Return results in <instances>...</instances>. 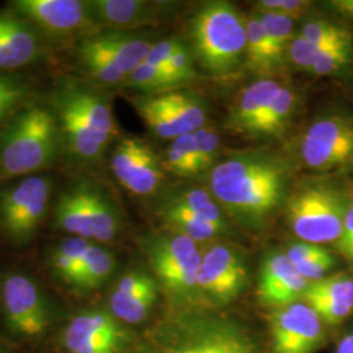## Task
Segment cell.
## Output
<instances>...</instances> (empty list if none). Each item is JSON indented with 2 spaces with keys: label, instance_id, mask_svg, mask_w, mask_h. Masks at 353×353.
<instances>
[{
  "label": "cell",
  "instance_id": "6da1fadb",
  "mask_svg": "<svg viewBox=\"0 0 353 353\" xmlns=\"http://www.w3.org/2000/svg\"><path fill=\"white\" fill-rule=\"evenodd\" d=\"M62 150L77 163L99 159L117 134L109 100L77 83H64L51 97Z\"/></svg>",
  "mask_w": 353,
  "mask_h": 353
},
{
  "label": "cell",
  "instance_id": "7a4b0ae2",
  "mask_svg": "<svg viewBox=\"0 0 353 353\" xmlns=\"http://www.w3.org/2000/svg\"><path fill=\"white\" fill-rule=\"evenodd\" d=\"M62 152L57 118L49 105L26 102L0 132V182L34 176Z\"/></svg>",
  "mask_w": 353,
  "mask_h": 353
},
{
  "label": "cell",
  "instance_id": "3957f363",
  "mask_svg": "<svg viewBox=\"0 0 353 353\" xmlns=\"http://www.w3.org/2000/svg\"><path fill=\"white\" fill-rule=\"evenodd\" d=\"M285 183L281 165L263 157H239L217 165L211 176L214 198L245 217H261L278 205Z\"/></svg>",
  "mask_w": 353,
  "mask_h": 353
},
{
  "label": "cell",
  "instance_id": "277c9868",
  "mask_svg": "<svg viewBox=\"0 0 353 353\" xmlns=\"http://www.w3.org/2000/svg\"><path fill=\"white\" fill-rule=\"evenodd\" d=\"M141 353H262L242 326L220 316H176L154 331Z\"/></svg>",
  "mask_w": 353,
  "mask_h": 353
},
{
  "label": "cell",
  "instance_id": "5b68a950",
  "mask_svg": "<svg viewBox=\"0 0 353 353\" xmlns=\"http://www.w3.org/2000/svg\"><path fill=\"white\" fill-rule=\"evenodd\" d=\"M191 29L195 54L208 72L223 76L236 70L246 50V23L232 4L208 3L195 14Z\"/></svg>",
  "mask_w": 353,
  "mask_h": 353
},
{
  "label": "cell",
  "instance_id": "8992f818",
  "mask_svg": "<svg viewBox=\"0 0 353 353\" xmlns=\"http://www.w3.org/2000/svg\"><path fill=\"white\" fill-rule=\"evenodd\" d=\"M348 207L336 190L306 188L292 196L288 207L290 227L303 242L339 241Z\"/></svg>",
  "mask_w": 353,
  "mask_h": 353
},
{
  "label": "cell",
  "instance_id": "52a82bcc",
  "mask_svg": "<svg viewBox=\"0 0 353 353\" xmlns=\"http://www.w3.org/2000/svg\"><path fill=\"white\" fill-rule=\"evenodd\" d=\"M202 254L195 241L174 232L159 236L148 245L150 261L157 278L176 300H189L198 293Z\"/></svg>",
  "mask_w": 353,
  "mask_h": 353
},
{
  "label": "cell",
  "instance_id": "ba28073f",
  "mask_svg": "<svg viewBox=\"0 0 353 353\" xmlns=\"http://www.w3.org/2000/svg\"><path fill=\"white\" fill-rule=\"evenodd\" d=\"M50 179L29 176L0 191V225L16 242L29 240L43 220L51 196Z\"/></svg>",
  "mask_w": 353,
  "mask_h": 353
},
{
  "label": "cell",
  "instance_id": "9c48e42d",
  "mask_svg": "<svg viewBox=\"0 0 353 353\" xmlns=\"http://www.w3.org/2000/svg\"><path fill=\"white\" fill-rule=\"evenodd\" d=\"M12 10L38 30L42 36L57 41L94 34V21L89 1L81 0H17Z\"/></svg>",
  "mask_w": 353,
  "mask_h": 353
},
{
  "label": "cell",
  "instance_id": "30bf717a",
  "mask_svg": "<svg viewBox=\"0 0 353 353\" xmlns=\"http://www.w3.org/2000/svg\"><path fill=\"white\" fill-rule=\"evenodd\" d=\"M7 326L20 336L34 338L46 331L49 307L37 284L21 274L7 276L1 288Z\"/></svg>",
  "mask_w": 353,
  "mask_h": 353
},
{
  "label": "cell",
  "instance_id": "8fae6325",
  "mask_svg": "<svg viewBox=\"0 0 353 353\" xmlns=\"http://www.w3.org/2000/svg\"><path fill=\"white\" fill-rule=\"evenodd\" d=\"M303 163L316 170L347 164L353 157V123L339 115L325 117L309 127L301 143Z\"/></svg>",
  "mask_w": 353,
  "mask_h": 353
},
{
  "label": "cell",
  "instance_id": "7c38bea8",
  "mask_svg": "<svg viewBox=\"0 0 353 353\" xmlns=\"http://www.w3.org/2000/svg\"><path fill=\"white\" fill-rule=\"evenodd\" d=\"M110 163L119 183L138 196L153 194L164 178L163 161L151 145L139 138L121 140Z\"/></svg>",
  "mask_w": 353,
  "mask_h": 353
},
{
  "label": "cell",
  "instance_id": "4fadbf2b",
  "mask_svg": "<svg viewBox=\"0 0 353 353\" xmlns=\"http://www.w3.org/2000/svg\"><path fill=\"white\" fill-rule=\"evenodd\" d=\"M322 319L305 303L280 307L270 318L274 353H313L322 344Z\"/></svg>",
  "mask_w": 353,
  "mask_h": 353
},
{
  "label": "cell",
  "instance_id": "5bb4252c",
  "mask_svg": "<svg viewBox=\"0 0 353 353\" xmlns=\"http://www.w3.org/2000/svg\"><path fill=\"white\" fill-rule=\"evenodd\" d=\"M248 274L239 254L225 245H214L202 254L198 292L210 301L227 303L246 285Z\"/></svg>",
  "mask_w": 353,
  "mask_h": 353
},
{
  "label": "cell",
  "instance_id": "9a60e30c",
  "mask_svg": "<svg viewBox=\"0 0 353 353\" xmlns=\"http://www.w3.org/2000/svg\"><path fill=\"white\" fill-rule=\"evenodd\" d=\"M43 50L41 34L24 17L0 11V74L34 63Z\"/></svg>",
  "mask_w": 353,
  "mask_h": 353
},
{
  "label": "cell",
  "instance_id": "2e32d148",
  "mask_svg": "<svg viewBox=\"0 0 353 353\" xmlns=\"http://www.w3.org/2000/svg\"><path fill=\"white\" fill-rule=\"evenodd\" d=\"M309 284L297 272L287 254L275 252L265 259L262 267L258 296L261 303L280 309L303 299Z\"/></svg>",
  "mask_w": 353,
  "mask_h": 353
},
{
  "label": "cell",
  "instance_id": "e0dca14e",
  "mask_svg": "<svg viewBox=\"0 0 353 353\" xmlns=\"http://www.w3.org/2000/svg\"><path fill=\"white\" fill-rule=\"evenodd\" d=\"M152 45L153 43L147 39L128 34L126 32L110 30L83 38L77 46L96 52L127 77L140 64L145 62Z\"/></svg>",
  "mask_w": 353,
  "mask_h": 353
},
{
  "label": "cell",
  "instance_id": "ac0fdd59",
  "mask_svg": "<svg viewBox=\"0 0 353 353\" xmlns=\"http://www.w3.org/2000/svg\"><path fill=\"white\" fill-rule=\"evenodd\" d=\"M322 322L339 325L353 313V279L338 274L313 281L303 296Z\"/></svg>",
  "mask_w": 353,
  "mask_h": 353
},
{
  "label": "cell",
  "instance_id": "d6986e66",
  "mask_svg": "<svg viewBox=\"0 0 353 353\" xmlns=\"http://www.w3.org/2000/svg\"><path fill=\"white\" fill-rule=\"evenodd\" d=\"M89 8L97 26L119 29L150 24L156 17V10L143 0H94Z\"/></svg>",
  "mask_w": 353,
  "mask_h": 353
},
{
  "label": "cell",
  "instance_id": "ffe728a7",
  "mask_svg": "<svg viewBox=\"0 0 353 353\" xmlns=\"http://www.w3.org/2000/svg\"><path fill=\"white\" fill-rule=\"evenodd\" d=\"M280 89L275 80H259L243 89L232 110V125L242 132H250Z\"/></svg>",
  "mask_w": 353,
  "mask_h": 353
},
{
  "label": "cell",
  "instance_id": "44dd1931",
  "mask_svg": "<svg viewBox=\"0 0 353 353\" xmlns=\"http://www.w3.org/2000/svg\"><path fill=\"white\" fill-rule=\"evenodd\" d=\"M55 223L57 227L72 237L92 239L85 186L71 189L59 198L55 208Z\"/></svg>",
  "mask_w": 353,
  "mask_h": 353
},
{
  "label": "cell",
  "instance_id": "7402d4cb",
  "mask_svg": "<svg viewBox=\"0 0 353 353\" xmlns=\"http://www.w3.org/2000/svg\"><path fill=\"white\" fill-rule=\"evenodd\" d=\"M125 338L123 331L117 323L113 314L105 312H85L75 316L64 331V344L72 352L83 341L99 338Z\"/></svg>",
  "mask_w": 353,
  "mask_h": 353
},
{
  "label": "cell",
  "instance_id": "603a6c76",
  "mask_svg": "<svg viewBox=\"0 0 353 353\" xmlns=\"http://www.w3.org/2000/svg\"><path fill=\"white\" fill-rule=\"evenodd\" d=\"M156 96L183 134H190L204 127L205 110L201 100L179 92H168Z\"/></svg>",
  "mask_w": 353,
  "mask_h": 353
},
{
  "label": "cell",
  "instance_id": "cb8c5ba5",
  "mask_svg": "<svg viewBox=\"0 0 353 353\" xmlns=\"http://www.w3.org/2000/svg\"><path fill=\"white\" fill-rule=\"evenodd\" d=\"M163 217L166 225L172 229V232L186 236L195 241L196 243L212 240L217 234H220L214 227L207 224L198 214H194L189 208L183 207L174 199L165 204Z\"/></svg>",
  "mask_w": 353,
  "mask_h": 353
},
{
  "label": "cell",
  "instance_id": "d4e9b609",
  "mask_svg": "<svg viewBox=\"0 0 353 353\" xmlns=\"http://www.w3.org/2000/svg\"><path fill=\"white\" fill-rule=\"evenodd\" d=\"M246 59L252 71L265 74L275 70L283 63L265 36V29L258 16H252L246 21Z\"/></svg>",
  "mask_w": 353,
  "mask_h": 353
},
{
  "label": "cell",
  "instance_id": "484cf974",
  "mask_svg": "<svg viewBox=\"0 0 353 353\" xmlns=\"http://www.w3.org/2000/svg\"><path fill=\"white\" fill-rule=\"evenodd\" d=\"M90 242L80 237H70L62 241L51 255V265L55 274L65 283L75 285Z\"/></svg>",
  "mask_w": 353,
  "mask_h": 353
},
{
  "label": "cell",
  "instance_id": "4316f807",
  "mask_svg": "<svg viewBox=\"0 0 353 353\" xmlns=\"http://www.w3.org/2000/svg\"><path fill=\"white\" fill-rule=\"evenodd\" d=\"M92 239L99 242L113 240L118 230V216L110 202L96 190L85 186Z\"/></svg>",
  "mask_w": 353,
  "mask_h": 353
},
{
  "label": "cell",
  "instance_id": "83f0119b",
  "mask_svg": "<svg viewBox=\"0 0 353 353\" xmlns=\"http://www.w3.org/2000/svg\"><path fill=\"white\" fill-rule=\"evenodd\" d=\"M113 270V254L100 246L90 245L74 287L81 290H96L110 276Z\"/></svg>",
  "mask_w": 353,
  "mask_h": 353
},
{
  "label": "cell",
  "instance_id": "f1b7e54d",
  "mask_svg": "<svg viewBox=\"0 0 353 353\" xmlns=\"http://www.w3.org/2000/svg\"><path fill=\"white\" fill-rule=\"evenodd\" d=\"M157 299V290L138 294H127L113 290L110 296V310L114 318L126 323H139L148 316Z\"/></svg>",
  "mask_w": 353,
  "mask_h": 353
},
{
  "label": "cell",
  "instance_id": "f546056e",
  "mask_svg": "<svg viewBox=\"0 0 353 353\" xmlns=\"http://www.w3.org/2000/svg\"><path fill=\"white\" fill-rule=\"evenodd\" d=\"M134 106L141 119L154 132V135L163 139L173 140L181 135H185L165 112L156 94L134 99Z\"/></svg>",
  "mask_w": 353,
  "mask_h": 353
},
{
  "label": "cell",
  "instance_id": "4dcf8cb0",
  "mask_svg": "<svg viewBox=\"0 0 353 353\" xmlns=\"http://www.w3.org/2000/svg\"><path fill=\"white\" fill-rule=\"evenodd\" d=\"M296 101L294 93L290 88L279 90L278 94L268 105L262 118L254 125L250 134L254 135H274L279 132L288 121Z\"/></svg>",
  "mask_w": 353,
  "mask_h": 353
},
{
  "label": "cell",
  "instance_id": "1f68e13d",
  "mask_svg": "<svg viewBox=\"0 0 353 353\" xmlns=\"http://www.w3.org/2000/svg\"><path fill=\"white\" fill-rule=\"evenodd\" d=\"M176 202L189 208L194 214H198L207 224L214 227L219 233H223L227 229V223L221 214L219 205L214 198L202 189H189L178 192L173 198Z\"/></svg>",
  "mask_w": 353,
  "mask_h": 353
},
{
  "label": "cell",
  "instance_id": "d6a6232c",
  "mask_svg": "<svg viewBox=\"0 0 353 353\" xmlns=\"http://www.w3.org/2000/svg\"><path fill=\"white\" fill-rule=\"evenodd\" d=\"M30 88L12 74H0V123L17 113L29 99Z\"/></svg>",
  "mask_w": 353,
  "mask_h": 353
},
{
  "label": "cell",
  "instance_id": "836d02e7",
  "mask_svg": "<svg viewBox=\"0 0 353 353\" xmlns=\"http://www.w3.org/2000/svg\"><path fill=\"white\" fill-rule=\"evenodd\" d=\"M258 17L263 26L272 50L283 62L284 54L290 49V42L293 39V20L284 14L268 11H261Z\"/></svg>",
  "mask_w": 353,
  "mask_h": 353
},
{
  "label": "cell",
  "instance_id": "e575fe53",
  "mask_svg": "<svg viewBox=\"0 0 353 353\" xmlns=\"http://www.w3.org/2000/svg\"><path fill=\"white\" fill-rule=\"evenodd\" d=\"M125 84L144 92H157L176 85V81L164 70L147 62H143L127 76Z\"/></svg>",
  "mask_w": 353,
  "mask_h": 353
},
{
  "label": "cell",
  "instance_id": "d590c367",
  "mask_svg": "<svg viewBox=\"0 0 353 353\" xmlns=\"http://www.w3.org/2000/svg\"><path fill=\"white\" fill-rule=\"evenodd\" d=\"M301 36L321 48L350 43V33L326 20H313L303 26Z\"/></svg>",
  "mask_w": 353,
  "mask_h": 353
},
{
  "label": "cell",
  "instance_id": "8d00e7d4",
  "mask_svg": "<svg viewBox=\"0 0 353 353\" xmlns=\"http://www.w3.org/2000/svg\"><path fill=\"white\" fill-rule=\"evenodd\" d=\"M351 54L350 43L330 46L327 49L321 51L316 57V63L313 65V72L316 75H331L341 70L344 64L348 62Z\"/></svg>",
  "mask_w": 353,
  "mask_h": 353
},
{
  "label": "cell",
  "instance_id": "74e56055",
  "mask_svg": "<svg viewBox=\"0 0 353 353\" xmlns=\"http://www.w3.org/2000/svg\"><path fill=\"white\" fill-rule=\"evenodd\" d=\"M334 256L331 252L323 249L322 252H318L314 256L306 259L303 263L294 265L297 272L309 283H313L316 280L325 278V275L334 267Z\"/></svg>",
  "mask_w": 353,
  "mask_h": 353
},
{
  "label": "cell",
  "instance_id": "f35d334b",
  "mask_svg": "<svg viewBox=\"0 0 353 353\" xmlns=\"http://www.w3.org/2000/svg\"><path fill=\"white\" fill-rule=\"evenodd\" d=\"M325 49L327 48H321L318 45H314L306 38H303L301 34H299L297 37L292 39L288 52H290V59L299 67L312 71L313 65L316 63V57Z\"/></svg>",
  "mask_w": 353,
  "mask_h": 353
},
{
  "label": "cell",
  "instance_id": "ab89813d",
  "mask_svg": "<svg viewBox=\"0 0 353 353\" xmlns=\"http://www.w3.org/2000/svg\"><path fill=\"white\" fill-rule=\"evenodd\" d=\"M192 134H194L203 172L211 168V165H214V160L217 157V150H219V138L214 130L207 127H202L194 131Z\"/></svg>",
  "mask_w": 353,
  "mask_h": 353
},
{
  "label": "cell",
  "instance_id": "60d3db41",
  "mask_svg": "<svg viewBox=\"0 0 353 353\" xmlns=\"http://www.w3.org/2000/svg\"><path fill=\"white\" fill-rule=\"evenodd\" d=\"M165 72L170 76L176 84H181L183 81H189L195 77V71L191 63L189 52L185 46H182L176 54L169 59V62L165 65Z\"/></svg>",
  "mask_w": 353,
  "mask_h": 353
},
{
  "label": "cell",
  "instance_id": "b9f144b4",
  "mask_svg": "<svg viewBox=\"0 0 353 353\" xmlns=\"http://www.w3.org/2000/svg\"><path fill=\"white\" fill-rule=\"evenodd\" d=\"M310 6H312L310 1H303V0H263V1H259V8L262 11L284 14L292 20L306 12Z\"/></svg>",
  "mask_w": 353,
  "mask_h": 353
},
{
  "label": "cell",
  "instance_id": "7bdbcfd3",
  "mask_svg": "<svg viewBox=\"0 0 353 353\" xmlns=\"http://www.w3.org/2000/svg\"><path fill=\"white\" fill-rule=\"evenodd\" d=\"M183 45L178 39H163L152 45L151 51L145 59L147 63L153 64L161 70L169 62V59L179 50ZM165 71V70H164Z\"/></svg>",
  "mask_w": 353,
  "mask_h": 353
},
{
  "label": "cell",
  "instance_id": "ee69618b",
  "mask_svg": "<svg viewBox=\"0 0 353 353\" xmlns=\"http://www.w3.org/2000/svg\"><path fill=\"white\" fill-rule=\"evenodd\" d=\"M172 144L185 157V160L188 161V164L191 168V170L194 172V174H198V173L202 172L201 160H199V154H198V151H196V144H195V139H194V134L192 132L178 137V138L173 140Z\"/></svg>",
  "mask_w": 353,
  "mask_h": 353
},
{
  "label": "cell",
  "instance_id": "f6af8a7d",
  "mask_svg": "<svg viewBox=\"0 0 353 353\" xmlns=\"http://www.w3.org/2000/svg\"><path fill=\"white\" fill-rule=\"evenodd\" d=\"M323 250L322 246L316 245V243H309V242H300V243H294L292 245L288 252H287V256L290 258V262L293 265H299L303 263L306 259L314 256L318 252Z\"/></svg>",
  "mask_w": 353,
  "mask_h": 353
},
{
  "label": "cell",
  "instance_id": "bcb514c9",
  "mask_svg": "<svg viewBox=\"0 0 353 353\" xmlns=\"http://www.w3.org/2000/svg\"><path fill=\"white\" fill-rule=\"evenodd\" d=\"M338 246H339L341 254L347 259H350V256L353 252V204L348 207V211L345 214L341 239L338 241Z\"/></svg>",
  "mask_w": 353,
  "mask_h": 353
},
{
  "label": "cell",
  "instance_id": "7dc6e473",
  "mask_svg": "<svg viewBox=\"0 0 353 353\" xmlns=\"http://www.w3.org/2000/svg\"><path fill=\"white\" fill-rule=\"evenodd\" d=\"M336 353H353V330L339 341Z\"/></svg>",
  "mask_w": 353,
  "mask_h": 353
},
{
  "label": "cell",
  "instance_id": "c3c4849f",
  "mask_svg": "<svg viewBox=\"0 0 353 353\" xmlns=\"http://www.w3.org/2000/svg\"><path fill=\"white\" fill-rule=\"evenodd\" d=\"M332 4L341 13L353 17V0H338V1H332Z\"/></svg>",
  "mask_w": 353,
  "mask_h": 353
},
{
  "label": "cell",
  "instance_id": "681fc988",
  "mask_svg": "<svg viewBox=\"0 0 353 353\" xmlns=\"http://www.w3.org/2000/svg\"><path fill=\"white\" fill-rule=\"evenodd\" d=\"M348 261H350V262H352L353 263V252L351 254V256H350V259H348Z\"/></svg>",
  "mask_w": 353,
  "mask_h": 353
},
{
  "label": "cell",
  "instance_id": "f907efd6",
  "mask_svg": "<svg viewBox=\"0 0 353 353\" xmlns=\"http://www.w3.org/2000/svg\"><path fill=\"white\" fill-rule=\"evenodd\" d=\"M0 353H1V352H0Z\"/></svg>",
  "mask_w": 353,
  "mask_h": 353
}]
</instances>
